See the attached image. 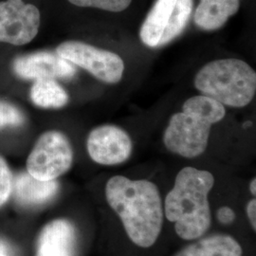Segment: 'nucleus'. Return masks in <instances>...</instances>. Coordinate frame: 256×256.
Listing matches in <instances>:
<instances>
[{
  "label": "nucleus",
  "instance_id": "18",
  "mask_svg": "<svg viewBox=\"0 0 256 256\" xmlns=\"http://www.w3.org/2000/svg\"><path fill=\"white\" fill-rule=\"evenodd\" d=\"M14 178L9 165L0 156V208L5 205L12 194Z\"/></svg>",
  "mask_w": 256,
  "mask_h": 256
},
{
  "label": "nucleus",
  "instance_id": "12",
  "mask_svg": "<svg viewBox=\"0 0 256 256\" xmlns=\"http://www.w3.org/2000/svg\"><path fill=\"white\" fill-rule=\"evenodd\" d=\"M59 190L56 180H40L28 173L18 174L14 180L12 194L16 202L24 206H40L54 198Z\"/></svg>",
  "mask_w": 256,
  "mask_h": 256
},
{
  "label": "nucleus",
  "instance_id": "14",
  "mask_svg": "<svg viewBox=\"0 0 256 256\" xmlns=\"http://www.w3.org/2000/svg\"><path fill=\"white\" fill-rule=\"evenodd\" d=\"M174 256H243V250L234 238L216 234L183 248Z\"/></svg>",
  "mask_w": 256,
  "mask_h": 256
},
{
  "label": "nucleus",
  "instance_id": "4",
  "mask_svg": "<svg viewBox=\"0 0 256 256\" xmlns=\"http://www.w3.org/2000/svg\"><path fill=\"white\" fill-rule=\"evenodd\" d=\"M194 86L223 106L244 108L256 95V74L242 60L220 59L200 70L194 77Z\"/></svg>",
  "mask_w": 256,
  "mask_h": 256
},
{
  "label": "nucleus",
  "instance_id": "5",
  "mask_svg": "<svg viewBox=\"0 0 256 256\" xmlns=\"http://www.w3.org/2000/svg\"><path fill=\"white\" fill-rule=\"evenodd\" d=\"M192 7V0H156L140 30L142 43L158 48L173 41L187 26Z\"/></svg>",
  "mask_w": 256,
  "mask_h": 256
},
{
  "label": "nucleus",
  "instance_id": "11",
  "mask_svg": "<svg viewBox=\"0 0 256 256\" xmlns=\"http://www.w3.org/2000/svg\"><path fill=\"white\" fill-rule=\"evenodd\" d=\"M77 234L74 224L59 218L48 223L37 240L36 256H76Z\"/></svg>",
  "mask_w": 256,
  "mask_h": 256
},
{
  "label": "nucleus",
  "instance_id": "19",
  "mask_svg": "<svg viewBox=\"0 0 256 256\" xmlns=\"http://www.w3.org/2000/svg\"><path fill=\"white\" fill-rule=\"evenodd\" d=\"M218 220L220 223L224 225L232 224L236 220V212L230 207H221L220 210H218Z\"/></svg>",
  "mask_w": 256,
  "mask_h": 256
},
{
  "label": "nucleus",
  "instance_id": "2",
  "mask_svg": "<svg viewBox=\"0 0 256 256\" xmlns=\"http://www.w3.org/2000/svg\"><path fill=\"white\" fill-rule=\"evenodd\" d=\"M214 184L210 172L185 167L176 174L173 189L166 196V218L174 222L176 234L185 240L202 236L212 223L208 196Z\"/></svg>",
  "mask_w": 256,
  "mask_h": 256
},
{
  "label": "nucleus",
  "instance_id": "15",
  "mask_svg": "<svg viewBox=\"0 0 256 256\" xmlns=\"http://www.w3.org/2000/svg\"><path fill=\"white\" fill-rule=\"evenodd\" d=\"M30 100L43 108H61L68 102V94L54 79H38L30 90Z\"/></svg>",
  "mask_w": 256,
  "mask_h": 256
},
{
  "label": "nucleus",
  "instance_id": "13",
  "mask_svg": "<svg viewBox=\"0 0 256 256\" xmlns=\"http://www.w3.org/2000/svg\"><path fill=\"white\" fill-rule=\"evenodd\" d=\"M240 7V0H200L194 20L204 30H216L223 27Z\"/></svg>",
  "mask_w": 256,
  "mask_h": 256
},
{
  "label": "nucleus",
  "instance_id": "10",
  "mask_svg": "<svg viewBox=\"0 0 256 256\" xmlns=\"http://www.w3.org/2000/svg\"><path fill=\"white\" fill-rule=\"evenodd\" d=\"M12 68L20 78L27 80H68L77 72L74 64L50 52H37L18 56L14 61Z\"/></svg>",
  "mask_w": 256,
  "mask_h": 256
},
{
  "label": "nucleus",
  "instance_id": "1",
  "mask_svg": "<svg viewBox=\"0 0 256 256\" xmlns=\"http://www.w3.org/2000/svg\"><path fill=\"white\" fill-rule=\"evenodd\" d=\"M110 207L119 216L128 238L137 246L155 244L162 228L164 210L156 185L146 180H132L114 176L106 186Z\"/></svg>",
  "mask_w": 256,
  "mask_h": 256
},
{
  "label": "nucleus",
  "instance_id": "7",
  "mask_svg": "<svg viewBox=\"0 0 256 256\" xmlns=\"http://www.w3.org/2000/svg\"><path fill=\"white\" fill-rule=\"evenodd\" d=\"M55 52L102 82L117 84L122 78L124 63L119 55L110 50L81 41H66L56 48Z\"/></svg>",
  "mask_w": 256,
  "mask_h": 256
},
{
  "label": "nucleus",
  "instance_id": "3",
  "mask_svg": "<svg viewBox=\"0 0 256 256\" xmlns=\"http://www.w3.org/2000/svg\"><path fill=\"white\" fill-rule=\"evenodd\" d=\"M222 104L205 95H196L183 104L182 112L174 114L164 135L166 148L178 155L192 158L208 146L212 126L223 120Z\"/></svg>",
  "mask_w": 256,
  "mask_h": 256
},
{
  "label": "nucleus",
  "instance_id": "22",
  "mask_svg": "<svg viewBox=\"0 0 256 256\" xmlns=\"http://www.w3.org/2000/svg\"><path fill=\"white\" fill-rule=\"evenodd\" d=\"M0 256H5V254H3V252H2V250H0Z\"/></svg>",
  "mask_w": 256,
  "mask_h": 256
},
{
  "label": "nucleus",
  "instance_id": "6",
  "mask_svg": "<svg viewBox=\"0 0 256 256\" xmlns=\"http://www.w3.org/2000/svg\"><path fill=\"white\" fill-rule=\"evenodd\" d=\"M72 162L74 150L66 136L59 131H46L28 156L27 172L40 180H54L66 173Z\"/></svg>",
  "mask_w": 256,
  "mask_h": 256
},
{
  "label": "nucleus",
  "instance_id": "17",
  "mask_svg": "<svg viewBox=\"0 0 256 256\" xmlns=\"http://www.w3.org/2000/svg\"><path fill=\"white\" fill-rule=\"evenodd\" d=\"M25 122V116L16 106L0 101V129L20 126Z\"/></svg>",
  "mask_w": 256,
  "mask_h": 256
},
{
  "label": "nucleus",
  "instance_id": "16",
  "mask_svg": "<svg viewBox=\"0 0 256 256\" xmlns=\"http://www.w3.org/2000/svg\"><path fill=\"white\" fill-rule=\"evenodd\" d=\"M72 4L82 8H96L112 12L128 9L132 0H68Z\"/></svg>",
  "mask_w": 256,
  "mask_h": 256
},
{
  "label": "nucleus",
  "instance_id": "21",
  "mask_svg": "<svg viewBox=\"0 0 256 256\" xmlns=\"http://www.w3.org/2000/svg\"><path fill=\"white\" fill-rule=\"evenodd\" d=\"M250 191L252 192V194H254V196H256V178H254L252 182H250Z\"/></svg>",
  "mask_w": 256,
  "mask_h": 256
},
{
  "label": "nucleus",
  "instance_id": "8",
  "mask_svg": "<svg viewBox=\"0 0 256 256\" xmlns=\"http://www.w3.org/2000/svg\"><path fill=\"white\" fill-rule=\"evenodd\" d=\"M40 12L23 0L0 2V42L16 46L26 45L36 36Z\"/></svg>",
  "mask_w": 256,
  "mask_h": 256
},
{
  "label": "nucleus",
  "instance_id": "20",
  "mask_svg": "<svg viewBox=\"0 0 256 256\" xmlns=\"http://www.w3.org/2000/svg\"><path fill=\"white\" fill-rule=\"evenodd\" d=\"M247 214L250 222L252 224V229L256 230V198L252 200L250 202L248 203L247 205Z\"/></svg>",
  "mask_w": 256,
  "mask_h": 256
},
{
  "label": "nucleus",
  "instance_id": "9",
  "mask_svg": "<svg viewBox=\"0 0 256 256\" xmlns=\"http://www.w3.org/2000/svg\"><path fill=\"white\" fill-rule=\"evenodd\" d=\"M92 160L102 165H117L126 162L132 154L133 144L122 128L106 124L94 128L86 140Z\"/></svg>",
  "mask_w": 256,
  "mask_h": 256
}]
</instances>
